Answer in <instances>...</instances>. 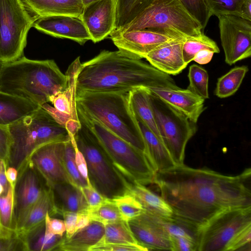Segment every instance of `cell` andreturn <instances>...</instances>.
Instances as JSON below:
<instances>
[{
  "label": "cell",
  "instance_id": "ba28073f",
  "mask_svg": "<svg viewBox=\"0 0 251 251\" xmlns=\"http://www.w3.org/2000/svg\"><path fill=\"white\" fill-rule=\"evenodd\" d=\"M146 29L186 39L201 35L200 24L178 0H153L131 22L119 31Z\"/></svg>",
  "mask_w": 251,
  "mask_h": 251
},
{
  "label": "cell",
  "instance_id": "f546056e",
  "mask_svg": "<svg viewBox=\"0 0 251 251\" xmlns=\"http://www.w3.org/2000/svg\"><path fill=\"white\" fill-rule=\"evenodd\" d=\"M18 233L23 239L28 251H55L64 237L45 233V221L25 232Z\"/></svg>",
  "mask_w": 251,
  "mask_h": 251
},
{
  "label": "cell",
  "instance_id": "f6af8a7d",
  "mask_svg": "<svg viewBox=\"0 0 251 251\" xmlns=\"http://www.w3.org/2000/svg\"><path fill=\"white\" fill-rule=\"evenodd\" d=\"M11 138L8 126L0 125V158L8 165V159Z\"/></svg>",
  "mask_w": 251,
  "mask_h": 251
},
{
  "label": "cell",
  "instance_id": "6da1fadb",
  "mask_svg": "<svg viewBox=\"0 0 251 251\" xmlns=\"http://www.w3.org/2000/svg\"><path fill=\"white\" fill-rule=\"evenodd\" d=\"M251 176L250 168L229 176L183 164L157 171L152 183L173 216L199 230L225 210L251 207Z\"/></svg>",
  "mask_w": 251,
  "mask_h": 251
},
{
  "label": "cell",
  "instance_id": "11a10c76",
  "mask_svg": "<svg viewBox=\"0 0 251 251\" xmlns=\"http://www.w3.org/2000/svg\"><path fill=\"white\" fill-rule=\"evenodd\" d=\"M99 0H82V2L84 4V6L86 5L91 2H93L95 1H97Z\"/></svg>",
  "mask_w": 251,
  "mask_h": 251
},
{
  "label": "cell",
  "instance_id": "836d02e7",
  "mask_svg": "<svg viewBox=\"0 0 251 251\" xmlns=\"http://www.w3.org/2000/svg\"><path fill=\"white\" fill-rule=\"evenodd\" d=\"M16 231L14 212V188L9 184L7 190L0 195V232Z\"/></svg>",
  "mask_w": 251,
  "mask_h": 251
},
{
  "label": "cell",
  "instance_id": "ee69618b",
  "mask_svg": "<svg viewBox=\"0 0 251 251\" xmlns=\"http://www.w3.org/2000/svg\"><path fill=\"white\" fill-rule=\"evenodd\" d=\"M45 232L47 234L64 236L66 232L64 221L52 218L48 213L45 219Z\"/></svg>",
  "mask_w": 251,
  "mask_h": 251
},
{
  "label": "cell",
  "instance_id": "db71d44e",
  "mask_svg": "<svg viewBox=\"0 0 251 251\" xmlns=\"http://www.w3.org/2000/svg\"><path fill=\"white\" fill-rule=\"evenodd\" d=\"M242 17L251 21V0H244L241 7Z\"/></svg>",
  "mask_w": 251,
  "mask_h": 251
},
{
  "label": "cell",
  "instance_id": "30bf717a",
  "mask_svg": "<svg viewBox=\"0 0 251 251\" xmlns=\"http://www.w3.org/2000/svg\"><path fill=\"white\" fill-rule=\"evenodd\" d=\"M150 101L162 142L175 164L183 165L186 145L197 131L196 124L150 90Z\"/></svg>",
  "mask_w": 251,
  "mask_h": 251
},
{
  "label": "cell",
  "instance_id": "7a4b0ae2",
  "mask_svg": "<svg viewBox=\"0 0 251 251\" xmlns=\"http://www.w3.org/2000/svg\"><path fill=\"white\" fill-rule=\"evenodd\" d=\"M176 85L170 75L140 59L126 57L119 50H102L81 64L76 77L78 92H129L140 87Z\"/></svg>",
  "mask_w": 251,
  "mask_h": 251
},
{
  "label": "cell",
  "instance_id": "4316f807",
  "mask_svg": "<svg viewBox=\"0 0 251 251\" xmlns=\"http://www.w3.org/2000/svg\"><path fill=\"white\" fill-rule=\"evenodd\" d=\"M129 193L140 202L145 211L162 218L173 216V210L166 201L145 185L129 181Z\"/></svg>",
  "mask_w": 251,
  "mask_h": 251
},
{
  "label": "cell",
  "instance_id": "d590c367",
  "mask_svg": "<svg viewBox=\"0 0 251 251\" xmlns=\"http://www.w3.org/2000/svg\"><path fill=\"white\" fill-rule=\"evenodd\" d=\"M188 90L204 100L209 98L208 74L201 67L194 64L190 66L188 75Z\"/></svg>",
  "mask_w": 251,
  "mask_h": 251
},
{
  "label": "cell",
  "instance_id": "ab89813d",
  "mask_svg": "<svg viewBox=\"0 0 251 251\" xmlns=\"http://www.w3.org/2000/svg\"><path fill=\"white\" fill-rule=\"evenodd\" d=\"M210 16L232 15L242 17L244 0H204Z\"/></svg>",
  "mask_w": 251,
  "mask_h": 251
},
{
  "label": "cell",
  "instance_id": "f907efd6",
  "mask_svg": "<svg viewBox=\"0 0 251 251\" xmlns=\"http://www.w3.org/2000/svg\"><path fill=\"white\" fill-rule=\"evenodd\" d=\"M214 53L207 50H200L195 55L193 61L201 65L207 64L212 59Z\"/></svg>",
  "mask_w": 251,
  "mask_h": 251
},
{
  "label": "cell",
  "instance_id": "e0dca14e",
  "mask_svg": "<svg viewBox=\"0 0 251 251\" xmlns=\"http://www.w3.org/2000/svg\"><path fill=\"white\" fill-rule=\"evenodd\" d=\"M117 0H99L85 5L81 18L94 43L105 39L115 27Z\"/></svg>",
  "mask_w": 251,
  "mask_h": 251
},
{
  "label": "cell",
  "instance_id": "83f0119b",
  "mask_svg": "<svg viewBox=\"0 0 251 251\" xmlns=\"http://www.w3.org/2000/svg\"><path fill=\"white\" fill-rule=\"evenodd\" d=\"M129 101L134 116L140 119L161 140L150 101L149 88L140 87L129 91Z\"/></svg>",
  "mask_w": 251,
  "mask_h": 251
},
{
  "label": "cell",
  "instance_id": "816d5d0a",
  "mask_svg": "<svg viewBox=\"0 0 251 251\" xmlns=\"http://www.w3.org/2000/svg\"><path fill=\"white\" fill-rule=\"evenodd\" d=\"M5 174L8 183L14 188L18 175L17 170L14 167L7 166L5 170Z\"/></svg>",
  "mask_w": 251,
  "mask_h": 251
},
{
  "label": "cell",
  "instance_id": "603a6c76",
  "mask_svg": "<svg viewBox=\"0 0 251 251\" xmlns=\"http://www.w3.org/2000/svg\"><path fill=\"white\" fill-rule=\"evenodd\" d=\"M104 233V225L96 221H91L86 227L77 230L71 237L65 235L55 251H89L99 242Z\"/></svg>",
  "mask_w": 251,
  "mask_h": 251
},
{
  "label": "cell",
  "instance_id": "5bb4252c",
  "mask_svg": "<svg viewBox=\"0 0 251 251\" xmlns=\"http://www.w3.org/2000/svg\"><path fill=\"white\" fill-rule=\"evenodd\" d=\"M65 143L54 142L43 145L33 152L29 159V163L50 188L63 183L73 184L64 163Z\"/></svg>",
  "mask_w": 251,
  "mask_h": 251
},
{
  "label": "cell",
  "instance_id": "7bdbcfd3",
  "mask_svg": "<svg viewBox=\"0 0 251 251\" xmlns=\"http://www.w3.org/2000/svg\"><path fill=\"white\" fill-rule=\"evenodd\" d=\"M147 251L148 250L141 246H134L118 244H97L91 247L89 251Z\"/></svg>",
  "mask_w": 251,
  "mask_h": 251
},
{
  "label": "cell",
  "instance_id": "74e56055",
  "mask_svg": "<svg viewBox=\"0 0 251 251\" xmlns=\"http://www.w3.org/2000/svg\"><path fill=\"white\" fill-rule=\"evenodd\" d=\"M88 213L91 221L99 222L104 225L123 220L113 200L108 199L99 206L89 209Z\"/></svg>",
  "mask_w": 251,
  "mask_h": 251
},
{
  "label": "cell",
  "instance_id": "681fc988",
  "mask_svg": "<svg viewBox=\"0 0 251 251\" xmlns=\"http://www.w3.org/2000/svg\"><path fill=\"white\" fill-rule=\"evenodd\" d=\"M74 145L75 148V162L77 169L81 176L87 181L89 186H92L90 184L88 179V171L86 160L83 154L77 149L75 141V139Z\"/></svg>",
  "mask_w": 251,
  "mask_h": 251
},
{
  "label": "cell",
  "instance_id": "d4e9b609",
  "mask_svg": "<svg viewBox=\"0 0 251 251\" xmlns=\"http://www.w3.org/2000/svg\"><path fill=\"white\" fill-rule=\"evenodd\" d=\"M51 189L53 192L59 214L64 211L88 213L89 206L80 188L70 183H63Z\"/></svg>",
  "mask_w": 251,
  "mask_h": 251
},
{
  "label": "cell",
  "instance_id": "f35d334b",
  "mask_svg": "<svg viewBox=\"0 0 251 251\" xmlns=\"http://www.w3.org/2000/svg\"><path fill=\"white\" fill-rule=\"evenodd\" d=\"M112 200L122 219L126 221L136 218L144 211L140 202L129 192Z\"/></svg>",
  "mask_w": 251,
  "mask_h": 251
},
{
  "label": "cell",
  "instance_id": "cb8c5ba5",
  "mask_svg": "<svg viewBox=\"0 0 251 251\" xmlns=\"http://www.w3.org/2000/svg\"><path fill=\"white\" fill-rule=\"evenodd\" d=\"M40 107L27 100L0 91V125L9 126Z\"/></svg>",
  "mask_w": 251,
  "mask_h": 251
},
{
  "label": "cell",
  "instance_id": "1f68e13d",
  "mask_svg": "<svg viewBox=\"0 0 251 251\" xmlns=\"http://www.w3.org/2000/svg\"><path fill=\"white\" fill-rule=\"evenodd\" d=\"M248 70L247 66L236 67L219 78L215 95L220 98H225L233 95L240 87Z\"/></svg>",
  "mask_w": 251,
  "mask_h": 251
},
{
  "label": "cell",
  "instance_id": "9a60e30c",
  "mask_svg": "<svg viewBox=\"0 0 251 251\" xmlns=\"http://www.w3.org/2000/svg\"><path fill=\"white\" fill-rule=\"evenodd\" d=\"M109 36L122 54L132 59L140 60L145 58L147 54L159 45L176 39L166 34L146 29L114 30Z\"/></svg>",
  "mask_w": 251,
  "mask_h": 251
},
{
  "label": "cell",
  "instance_id": "8d00e7d4",
  "mask_svg": "<svg viewBox=\"0 0 251 251\" xmlns=\"http://www.w3.org/2000/svg\"><path fill=\"white\" fill-rule=\"evenodd\" d=\"M63 160L65 169L72 183L80 188L89 186L87 181L79 173L75 162L74 137H71L70 140L65 143Z\"/></svg>",
  "mask_w": 251,
  "mask_h": 251
},
{
  "label": "cell",
  "instance_id": "e575fe53",
  "mask_svg": "<svg viewBox=\"0 0 251 251\" xmlns=\"http://www.w3.org/2000/svg\"><path fill=\"white\" fill-rule=\"evenodd\" d=\"M203 50H207L214 53L220 52L216 42L203 33L198 37L186 38L182 47L183 57L185 63L187 65L193 61L195 55Z\"/></svg>",
  "mask_w": 251,
  "mask_h": 251
},
{
  "label": "cell",
  "instance_id": "8992f818",
  "mask_svg": "<svg viewBox=\"0 0 251 251\" xmlns=\"http://www.w3.org/2000/svg\"><path fill=\"white\" fill-rule=\"evenodd\" d=\"M78 116L80 127L74 137L86 160L90 184L108 199L128 193L129 180L114 166L87 121L78 113Z\"/></svg>",
  "mask_w": 251,
  "mask_h": 251
},
{
  "label": "cell",
  "instance_id": "277c9868",
  "mask_svg": "<svg viewBox=\"0 0 251 251\" xmlns=\"http://www.w3.org/2000/svg\"><path fill=\"white\" fill-rule=\"evenodd\" d=\"M76 105L78 113L98 122L147 156L142 134L130 106L129 92H78Z\"/></svg>",
  "mask_w": 251,
  "mask_h": 251
},
{
  "label": "cell",
  "instance_id": "bcb514c9",
  "mask_svg": "<svg viewBox=\"0 0 251 251\" xmlns=\"http://www.w3.org/2000/svg\"><path fill=\"white\" fill-rule=\"evenodd\" d=\"M80 189L87 202L89 209L99 206L106 199L92 186H86L80 188Z\"/></svg>",
  "mask_w": 251,
  "mask_h": 251
},
{
  "label": "cell",
  "instance_id": "ac0fdd59",
  "mask_svg": "<svg viewBox=\"0 0 251 251\" xmlns=\"http://www.w3.org/2000/svg\"><path fill=\"white\" fill-rule=\"evenodd\" d=\"M32 27L52 36L69 39L81 45L91 40L81 17L66 15L40 16L36 19Z\"/></svg>",
  "mask_w": 251,
  "mask_h": 251
},
{
  "label": "cell",
  "instance_id": "484cf974",
  "mask_svg": "<svg viewBox=\"0 0 251 251\" xmlns=\"http://www.w3.org/2000/svg\"><path fill=\"white\" fill-rule=\"evenodd\" d=\"M135 118L144 140L147 156L156 171L165 170L176 166L161 140L140 119L135 117Z\"/></svg>",
  "mask_w": 251,
  "mask_h": 251
},
{
  "label": "cell",
  "instance_id": "44dd1931",
  "mask_svg": "<svg viewBox=\"0 0 251 251\" xmlns=\"http://www.w3.org/2000/svg\"><path fill=\"white\" fill-rule=\"evenodd\" d=\"M186 39H175L153 49L145 58L152 66L169 75H176L187 66L184 62L182 47Z\"/></svg>",
  "mask_w": 251,
  "mask_h": 251
},
{
  "label": "cell",
  "instance_id": "52a82bcc",
  "mask_svg": "<svg viewBox=\"0 0 251 251\" xmlns=\"http://www.w3.org/2000/svg\"><path fill=\"white\" fill-rule=\"evenodd\" d=\"M251 207L219 213L198 230L197 251L239 250L251 242Z\"/></svg>",
  "mask_w": 251,
  "mask_h": 251
},
{
  "label": "cell",
  "instance_id": "f1b7e54d",
  "mask_svg": "<svg viewBox=\"0 0 251 251\" xmlns=\"http://www.w3.org/2000/svg\"><path fill=\"white\" fill-rule=\"evenodd\" d=\"M48 213L50 216L59 214L53 190L47 186L30 210L21 228L16 231L25 232L43 222Z\"/></svg>",
  "mask_w": 251,
  "mask_h": 251
},
{
  "label": "cell",
  "instance_id": "c3c4849f",
  "mask_svg": "<svg viewBox=\"0 0 251 251\" xmlns=\"http://www.w3.org/2000/svg\"><path fill=\"white\" fill-rule=\"evenodd\" d=\"M61 215H62L66 226L65 237H71L76 231L75 227L77 217V213L64 211Z\"/></svg>",
  "mask_w": 251,
  "mask_h": 251
},
{
  "label": "cell",
  "instance_id": "3957f363",
  "mask_svg": "<svg viewBox=\"0 0 251 251\" xmlns=\"http://www.w3.org/2000/svg\"><path fill=\"white\" fill-rule=\"evenodd\" d=\"M67 77L53 60H32L22 56L2 64L0 91L14 95L40 106L64 91Z\"/></svg>",
  "mask_w": 251,
  "mask_h": 251
},
{
  "label": "cell",
  "instance_id": "2e32d148",
  "mask_svg": "<svg viewBox=\"0 0 251 251\" xmlns=\"http://www.w3.org/2000/svg\"><path fill=\"white\" fill-rule=\"evenodd\" d=\"M43 178L28 162L18 175L14 187V212L16 231L22 227L28 213L45 188Z\"/></svg>",
  "mask_w": 251,
  "mask_h": 251
},
{
  "label": "cell",
  "instance_id": "60d3db41",
  "mask_svg": "<svg viewBox=\"0 0 251 251\" xmlns=\"http://www.w3.org/2000/svg\"><path fill=\"white\" fill-rule=\"evenodd\" d=\"M187 11L200 24L202 29L211 17L204 0H178Z\"/></svg>",
  "mask_w": 251,
  "mask_h": 251
},
{
  "label": "cell",
  "instance_id": "b9f144b4",
  "mask_svg": "<svg viewBox=\"0 0 251 251\" xmlns=\"http://www.w3.org/2000/svg\"><path fill=\"white\" fill-rule=\"evenodd\" d=\"M27 251L23 239L17 231L10 237L0 236V251Z\"/></svg>",
  "mask_w": 251,
  "mask_h": 251
},
{
  "label": "cell",
  "instance_id": "d6986e66",
  "mask_svg": "<svg viewBox=\"0 0 251 251\" xmlns=\"http://www.w3.org/2000/svg\"><path fill=\"white\" fill-rule=\"evenodd\" d=\"M127 222L138 244L148 251H172L170 236L162 228L154 215L144 210Z\"/></svg>",
  "mask_w": 251,
  "mask_h": 251
},
{
  "label": "cell",
  "instance_id": "7402d4cb",
  "mask_svg": "<svg viewBox=\"0 0 251 251\" xmlns=\"http://www.w3.org/2000/svg\"><path fill=\"white\" fill-rule=\"evenodd\" d=\"M36 19L40 16L66 15L81 17L84 4L82 0H22Z\"/></svg>",
  "mask_w": 251,
  "mask_h": 251
},
{
  "label": "cell",
  "instance_id": "7c38bea8",
  "mask_svg": "<svg viewBox=\"0 0 251 251\" xmlns=\"http://www.w3.org/2000/svg\"><path fill=\"white\" fill-rule=\"evenodd\" d=\"M225 62L231 65L251 55V21L225 15L218 17Z\"/></svg>",
  "mask_w": 251,
  "mask_h": 251
},
{
  "label": "cell",
  "instance_id": "4fadbf2b",
  "mask_svg": "<svg viewBox=\"0 0 251 251\" xmlns=\"http://www.w3.org/2000/svg\"><path fill=\"white\" fill-rule=\"evenodd\" d=\"M81 63L76 58L69 66L66 73L68 84L62 92L52 97L50 101L53 105L46 104L44 109L60 125L65 127L71 137L80 127L76 105V77Z\"/></svg>",
  "mask_w": 251,
  "mask_h": 251
},
{
  "label": "cell",
  "instance_id": "f5cc1de1",
  "mask_svg": "<svg viewBox=\"0 0 251 251\" xmlns=\"http://www.w3.org/2000/svg\"><path fill=\"white\" fill-rule=\"evenodd\" d=\"M91 222V220L88 213H77L75 227L76 231L79 229L86 227L90 224Z\"/></svg>",
  "mask_w": 251,
  "mask_h": 251
},
{
  "label": "cell",
  "instance_id": "9c48e42d",
  "mask_svg": "<svg viewBox=\"0 0 251 251\" xmlns=\"http://www.w3.org/2000/svg\"><path fill=\"white\" fill-rule=\"evenodd\" d=\"M78 113L87 121L108 156L128 180L144 185L152 183L156 171L144 152L98 122Z\"/></svg>",
  "mask_w": 251,
  "mask_h": 251
},
{
  "label": "cell",
  "instance_id": "d6a6232c",
  "mask_svg": "<svg viewBox=\"0 0 251 251\" xmlns=\"http://www.w3.org/2000/svg\"><path fill=\"white\" fill-rule=\"evenodd\" d=\"M153 0H117L114 30L121 29L128 24Z\"/></svg>",
  "mask_w": 251,
  "mask_h": 251
},
{
  "label": "cell",
  "instance_id": "ffe728a7",
  "mask_svg": "<svg viewBox=\"0 0 251 251\" xmlns=\"http://www.w3.org/2000/svg\"><path fill=\"white\" fill-rule=\"evenodd\" d=\"M151 92L170 105L197 123L205 109V100L188 89H183L177 85L171 87H151Z\"/></svg>",
  "mask_w": 251,
  "mask_h": 251
},
{
  "label": "cell",
  "instance_id": "7dc6e473",
  "mask_svg": "<svg viewBox=\"0 0 251 251\" xmlns=\"http://www.w3.org/2000/svg\"><path fill=\"white\" fill-rule=\"evenodd\" d=\"M172 251H196L197 243L181 237L170 236Z\"/></svg>",
  "mask_w": 251,
  "mask_h": 251
},
{
  "label": "cell",
  "instance_id": "4dcf8cb0",
  "mask_svg": "<svg viewBox=\"0 0 251 251\" xmlns=\"http://www.w3.org/2000/svg\"><path fill=\"white\" fill-rule=\"evenodd\" d=\"M102 244L141 246L132 233L127 221L124 220L104 225V235L96 245Z\"/></svg>",
  "mask_w": 251,
  "mask_h": 251
},
{
  "label": "cell",
  "instance_id": "9f6ffc18",
  "mask_svg": "<svg viewBox=\"0 0 251 251\" xmlns=\"http://www.w3.org/2000/svg\"><path fill=\"white\" fill-rule=\"evenodd\" d=\"M2 64H3V63H2L0 61V71L1 70V66L2 65Z\"/></svg>",
  "mask_w": 251,
  "mask_h": 251
},
{
  "label": "cell",
  "instance_id": "8fae6325",
  "mask_svg": "<svg viewBox=\"0 0 251 251\" xmlns=\"http://www.w3.org/2000/svg\"><path fill=\"white\" fill-rule=\"evenodd\" d=\"M22 0H0V61L23 55L28 32L36 20Z\"/></svg>",
  "mask_w": 251,
  "mask_h": 251
},
{
  "label": "cell",
  "instance_id": "5b68a950",
  "mask_svg": "<svg viewBox=\"0 0 251 251\" xmlns=\"http://www.w3.org/2000/svg\"><path fill=\"white\" fill-rule=\"evenodd\" d=\"M11 138L8 166L18 174L27 165L33 152L40 146L71 139L67 129L41 106L8 126Z\"/></svg>",
  "mask_w": 251,
  "mask_h": 251
}]
</instances>
